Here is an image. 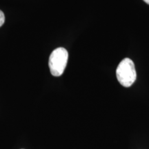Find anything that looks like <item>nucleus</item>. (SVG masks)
<instances>
[{
    "label": "nucleus",
    "instance_id": "obj_3",
    "mask_svg": "<svg viewBox=\"0 0 149 149\" xmlns=\"http://www.w3.org/2000/svg\"><path fill=\"white\" fill-rule=\"evenodd\" d=\"M5 22V15L0 10V27L3 25Z\"/></svg>",
    "mask_w": 149,
    "mask_h": 149
},
{
    "label": "nucleus",
    "instance_id": "obj_2",
    "mask_svg": "<svg viewBox=\"0 0 149 149\" xmlns=\"http://www.w3.org/2000/svg\"><path fill=\"white\" fill-rule=\"evenodd\" d=\"M68 58V53L66 48L59 47L52 52L49 57L48 66L51 74L55 77L61 76L64 72Z\"/></svg>",
    "mask_w": 149,
    "mask_h": 149
},
{
    "label": "nucleus",
    "instance_id": "obj_4",
    "mask_svg": "<svg viewBox=\"0 0 149 149\" xmlns=\"http://www.w3.org/2000/svg\"><path fill=\"white\" fill-rule=\"evenodd\" d=\"M143 1H145V2H146L147 4L149 5V0H143Z\"/></svg>",
    "mask_w": 149,
    "mask_h": 149
},
{
    "label": "nucleus",
    "instance_id": "obj_1",
    "mask_svg": "<svg viewBox=\"0 0 149 149\" xmlns=\"http://www.w3.org/2000/svg\"><path fill=\"white\" fill-rule=\"evenodd\" d=\"M117 80L122 86L130 87L137 77L134 62L129 58H125L119 64L116 70Z\"/></svg>",
    "mask_w": 149,
    "mask_h": 149
}]
</instances>
